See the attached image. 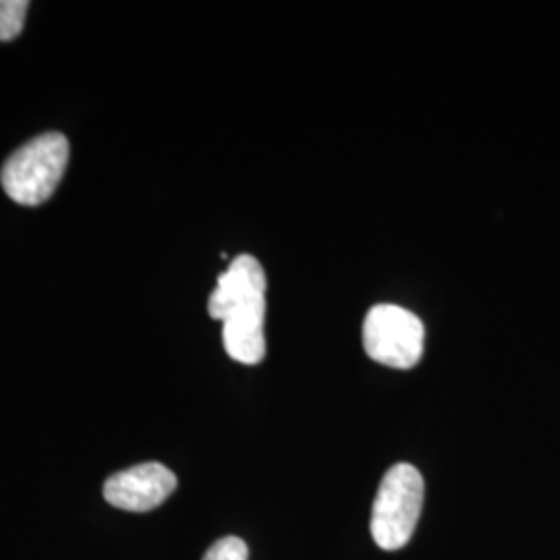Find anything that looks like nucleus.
Instances as JSON below:
<instances>
[{
  "mask_svg": "<svg viewBox=\"0 0 560 560\" xmlns=\"http://www.w3.org/2000/svg\"><path fill=\"white\" fill-rule=\"evenodd\" d=\"M208 314L222 322V345L231 360L260 363L266 355V272L260 261L247 254L231 261L208 300Z\"/></svg>",
  "mask_w": 560,
  "mask_h": 560,
  "instance_id": "1",
  "label": "nucleus"
},
{
  "mask_svg": "<svg viewBox=\"0 0 560 560\" xmlns=\"http://www.w3.org/2000/svg\"><path fill=\"white\" fill-rule=\"evenodd\" d=\"M69 162V141L62 133H44L21 145L4 162L0 183L21 206H40L57 191Z\"/></svg>",
  "mask_w": 560,
  "mask_h": 560,
  "instance_id": "2",
  "label": "nucleus"
},
{
  "mask_svg": "<svg viewBox=\"0 0 560 560\" xmlns=\"http://www.w3.org/2000/svg\"><path fill=\"white\" fill-rule=\"evenodd\" d=\"M423 492V478L409 463H397L384 474L370 521L378 548L393 552L409 544L420 521Z\"/></svg>",
  "mask_w": 560,
  "mask_h": 560,
  "instance_id": "3",
  "label": "nucleus"
},
{
  "mask_svg": "<svg viewBox=\"0 0 560 560\" xmlns=\"http://www.w3.org/2000/svg\"><path fill=\"white\" fill-rule=\"evenodd\" d=\"M425 330L420 318L393 303L374 305L363 320V349L370 360L395 370L418 365Z\"/></svg>",
  "mask_w": 560,
  "mask_h": 560,
  "instance_id": "4",
  "label": "nucleus"
},
{
  "mask_svg": "<svg viewBox=\"0 0 560 560\" xmlns=\"http://www.w3.org/2000/svg\"><path fill=\"white\" fill-rule=\"evenodd\" d=\"M177 488V476L162 463L148 460L104 481V499L129 513H148L161 506Z\"/></svg>",
  "mask_w": 560,
  "mask_h": 560,
  "instance_id": "5",
  "label": "nucleus"
},
{
  "mask_svg": "<svg viewBox=\"0 0 560 560\" xmlns=\"http://www.w3.org/2000/svg\"><path fill=\"white\" fill-rule=\"evenodd\" d=\"M27 0H0V42L15 40L23 32Z\"/></svg>",
  "mask_w": 560,
  "mask_h": 560,
  "instance_id": "6",
  "label": "nucleus"
},
{
  "mask_svg": "<svg viewBox=\"0 0 560 560\" xmlns=\"http://www.w3.org/2000/svg\"><path fill=\"white\" fill-rule=\"evenodd\" d=\"M249 559V548L247 544L235 538V536H226L221 540L214 541L208 552L203 555V560H247Z\"/></svg>",
  "mask_w": 560,
  "mask_h": 560,
  "instance_id": "7",
  "label": "nucleus"
}]
</instances>
